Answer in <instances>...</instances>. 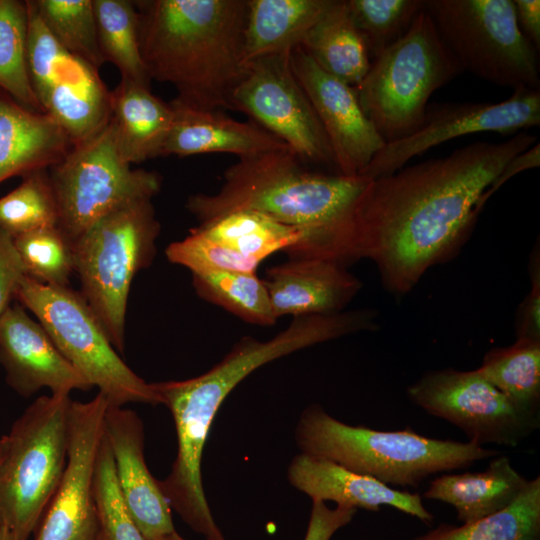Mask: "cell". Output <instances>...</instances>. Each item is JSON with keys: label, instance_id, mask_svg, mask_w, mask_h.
Segmentation results:
<instances>
[{"label": "cell", "instance_id": "cell-38", "mask_svg": "<svg viewBox=\"0 0 540 540\" xmlns=\"http://www.w3.org/2000/svg\"><path fill=\"white\" fill-rule=\"evenodd\" d=\"M165 254L170 262L188 268L191 273H256L262 262L218 244L193 228L184 239L171 243Z\"/></svg>", "mask_w": 540, "mask_h": 540}, {"label": "cell", "instance_id": "cell-6", "mask_svg": "<svg viewBox=\"0 0 540 540\" xmlns=\"http://www.w3.org/2000/svg\"><path fill=\"white\" fill-rule=\"evenodd\" d=\"M159 232L152 199H140L104 216L72 243L81 295L117 352L125 349L132 281L151 264Z\"/></svg>", "mask_w": 540, "mask_h": 540}, {"label": "cell", "instance_id": "cell-33", "mask_svg": "<svg viewBox=\"0 0 540 540\" xmlns=\"http://www.w3.org/2000/svg\"><path fill=\"white\" fill-rule=\"evenodd\" d=\"M41 21L70 54L96 70L105 63L101 54L93 0H32Z\"/></svg>", "mask_w": 540, "mask_h": 540}, {"label": "cell", "instance_id": "cell-36", "mask_svg": "<svg viewBox=\"0 0 540 540\" xmlns=\"http://www.w3.org/2000/svg\"><path fill=\"white\" fill-rule=\"evenodd\" d=\"M13 241L27 276L47 285L69 287L74 271L72 242L58 226L32 230Z\"/></svg>", "mask_w": 540, "mask_h": 540}, {"label": "cell", "instance_id": "cell-37", "mask_svg": "<svg viewBox=\"0 0 540 540\" xmlns=\"http://www.w3.org/2000/svg\"><path fill=\"white\" fill-rule=\"evenodd\" d=\"M93 492L104 540H147L124 504L105 435L97 456Z\"/></svg>", "mask_w": 540, "mask_h": 540}, {"label": "cell", "instance_id": "cell-45", "mask_svg": "<svg viewBox=\"0 0 540 540\" xmlns=\"http://www.w3.org/2000/svg\"><path fill=\"white\" fill-rule=\"evenodd\" d=\"M0 540H14V537L8 528L0 526Z\"/></svg>", "mask_w": 540, "mask_h": 540}, {"label": "cell", "instance_id": "cell-2", "mask_svg": "<svg viewBox=\"0 0 540 540\" xmlns=\"http://www.w3.org/2000/svg\"><path fill=\"white\" fill-rule=\"evenodd\" d=\"M370 179L312 170L291 150L240 158L212 193L190 195L188 211L199 224L237 210L263 213L304 234L297 257L356 260L351 216Z\"/></svg>", "mask_w": 540, "mask_h": 540}, {"label": "cell", "instance_id": "cell-12", "mask_svg": "<svg viewBox=\"0 0 540 540\" xmlns=\"http://www.w3.org/2000/svg\"><path fill=\"white\" fill-rule=\"evenodd\" d=\"M406 392L413 404L453 424L468 441L481 446L515 448L540 426V412L514 403L476 369L429 371Z\"/></svg>", "mask_w": 540, "mask_h": 540}, {"label": "cell", "instance_id": "cell-22", "mask_svg": "<svg viewBox=\"0 0 540 540\" xmlns=\"http://www.w3.org/2000/svg\"><path fill=\"white\" fill-rule=\"evenodd\" d=\"M48 114L30 110L0 92V183L61 161L72 148Z\"/></svg>", "mask_w": 540, "mask_h": 540}, {"label": "cell", "instance_id": "cell-40", "mask_svg": "<svg viewBox=\"0 0 540 540\" xmlns=\"http://www.w3.org/2000/svg\"><path fill=\"white\" fill-rule=\"evenodd\" d=\"M357 511L343 506L331 508L325 502L312 501L304 540H331L337 531L354 519Z\"/></svg>", "mask_w": 540, "mask_h": 540}, {"label": "cell", "instance_id": "cell-25", "mask_svg": "<svg viewBox=\"0 0 540 540\" xmlns=\"http://www.w3.org/2000/svg\"><path fill=\"white\" fill-rule=\"evenodd\" d=\"M333 0H247L244 59L289 52L301 45Z\"/></svg>", "mask_w": 540, "mask_h": 540}, {"label": "cell", "instance_id": "cell-47", "mask_svg": "<svg viewBox=\"0 0 540 540\" xmlns=\"http://www.w3.org/2000/svg\"><path fill=\"white\" fill-rule=\"evenodd\" d=\"M99 540H104L103 537H102V535L100 536Z\"/></svg>", "mask_w": 540, "mask_h": 540}, {"label": "cell", "instance_id": "cell-17", "mask_svg": "<svg viewBox=\"0 0 540 540\" xmlns=\"http://www.w3.org/2000/svg\"><path fill=\"white\" fill-rule=\"evenodd\" d=\"M104 435L111 449L115 475L124 504L147 540L175 530L172 509L144 457V425L124 406L108 405Z\"/></svg>", "mask_w": 540, "mask_h": 540}, {"label": "cell", "instance_id": "cell-32", "mask_svg": "<svg viewBox=\"0 0 540 540\" xmlns=\"http://www.w3.org/2000/svg\"><path fill=\"white\" fill-rule=\"evenodd\" d=\"M27 33L26 1L0 0V90L22 106L43 112L29 77Z\"/></svg>", "mask_w": 540, "mask_h": 540}, {"label": "cell", "instance_id": "cell-26", "mask_svg": "<svg viewBox=\"0 0 540 540\" xmlns=\"http://www.w3.org/2000/svg\"><path fill=\"white\" fill-rule=\"evenodd\" d=\"M300 47L325 72L356 87L371 64L365 42L346 0H333Z\"/></svg>", "mask_w": 540, "mask_h": 540}, {"label": "cell", "instance_id": "cell-3", "mask_svg": "<svg viewBox=\"0 0 540 540\" xmlns=\"http://www.w3.org/2000/svg\"><path fill=\"white\" fill-rule=\"evenodd\" d=\"M139 42L150 80L172 85L182 104L232 110L246 72L247 0H140Z\"/></svg>", "mask_w": 540, "mask_h": 540}, {"label": "cell", "instance_id": "cell-41", "mask_svg": "<svg viewBox=\"0 0 540 540\" xmlns=\"http://www.w3.org/2000/svg\"><path fill=\"white\" fill-rule=\"evenodd\" d=\"M25 269L15 248L13 237L0 228V318L10 306Z\"/></svg>", "mask_w": 540, "mask_h": 540}, {"label": "cell", "instance_id": "cell-46", "mask_svg": "<svg viewBox=\"0 0 540 540\" xmlns=\"http://www.w3.org/2000/svg\"><path fill=\"white\" fill-rule=\"evenodd\" d=\"M6 448H7V438H6V435H3L0 437V463L4 457Z\"/></svg>", "mask_w": 540, "mask_h": 540}, {"label": "cell", "instance_id": "cell-42", "mask_svg": "<svg viewBox=\"0 0 540 540\" xmlns=\"http://www.w3.org/2000/svg\"><path fill=\"white\" fill-rule=\"evenodd\" d=\"M539 165L540 145L539 142H537L507 162V164L502 168V170L481 196L479 200L480 209H482L488 199L510 178L525 170L539 167Z\"/></svg>", "mask_w": 540, "mask_h": 540}, {"label": "cell", "instance_id": "cell-28", "mask_svg": "<svg viewBox=\"0 0 540 540\" xmlns=\"http://www.w3.org/2000/svg\"><path fill=\"white\" fill-rule=\"evenodd\" d=\"M412 540H540V476L506 508L460 526L439 524Z\"/></svg>", "mask_w": 540, "mask_h": 540}, {"label": "cell", "instance_id": "cell-24", "mask_svg": "<svg viewBox=\"0 0 540 540\" xmlns=\"http://www.w3.org/2000/svg\"><path fill=\"white\" fill-rule=\"evenodd\" d=\"M174 119L170 103L150 87L121 79L111 91V117L118 149L129 163L160 156Z\"/></svg>", "mask_w": 540, "mask_h": 540}, {"label": "cell", "instance_id": "cell-34", "mask_svg": "<svg viewBox=\"0 0 540 540\" xmlns=\"http://www.w3.org/2000/svg\"><path fill=\"white\" fill-rule=\"evenodd\" d=\"M59 211L48 169L23 176L0 198V228L13 238L39 228L58 226Z\"/></svg>", "mask_w": 540, "mask_h": 540}, {"label": "cell", "instance_id": "cell-21", "mask_svg": "<svg viewBox=\"0 0 540 540\" xmlns=\"http://www.w3.org/2000/svg\"><path fill=\"white\" fill-rule=\"evenodd\" d=\"M170 104L174 119L160 156L228 153L240 159L290 150L280 139L250 120L238 121L222 111L192 108L175 99Z\"/></svg>", "mask_w": 540, "mask_h": 540}, {"label": "cell", "instance_id": "cell-23", "mask_svg": "<svg viewBox=\"0 0 540 540\" xmlns=\"http://www.w3.org/2000/svg\"><path fill=\"white\" fill-rule=\"evenodd\" d=\"M528 481L509 457L499 454L484 470L435 478L421 497L451 505L459 521L471 523L506 508Z\"/></svg>", "mask_w": 540, "mask_h": 540}, {"label": "cell", "instance_id": "cell-29", "mask_svg": "<svg viewBox=\"0 0 540 540\" xmlns=\"http://www.w3.org/2000/svg\"><path fill=\"white\" fill-rule=\"evenodd\" d=\"M97 36L105 62L114 64L121 79L150 87L139 42V17L134 1L93 0Z\"/></svg>", "mask_w": 540, "mask_h": 540}, {"label": "cell", "instance_id": "cell-43", "mask_svg": "<svg viewBox=\"0 0 540 540\" xmlns=\"http://www.w3.org/2000/svg\"><path fill=\"white\" fill-rule=\"evenodd\" d=\"M517 24L526 39L539 51L540 1L513 0Z\"/></svg>", "mask_w": 540, "mask_h": 540}, {"label": "cell", "instance_id": "cell-11", "mask_svg": "<svg viewBox=\"0 0 540 540\" xmlns=\"http://www.w3.org/2000/svg\"><path fill=\"white\" fill-rule=\"evenodd\" d=\"M28 12L29 77L44 113L64 130L72 145L89 139L110 121L111 91L99 70L65 50L45 27L31 0Z\"/></svg>", "mask_w": 540, "mask_h": 540}, {"label": "cell", "instance_id": "cell-9", "mask_svg": "<svg viewBox=\"0 0 540 540\" xmlns=\"http://www.w3.org/2000/svg\"><path fill=\"white\" fill-rule=\"evenodd\" d=\"M424 8L463 71L539 90V51L519 29L513 0H424Z\"/></svg>", "mask_w": 540, "mask_h": 540}, {"label": "cell", "instance_id": "cell-1", "mask_svg": "<svg viewBox=\"0 0 540 540\" xmlns=\"http://www.w3.org/2000/svg\"><path fill=\"white\" fill-rule=\"evenodd\" d=\"M526 131L475 142L369 180L351 216L356 258L372 260L395 295L412 290L471 230L479 200L514 156L536 144Z\"/></svg>", "mask_w": 540, "mask_h": 540}, {"label": "cell", "instance_id": "cell-13", "mask_svg": "<svg viewBox=\"0 0 540 540\" xmlns=\"http://www.w3.org/2000/svg\"><path fill=\"white\" fill-rule=\"evenodd\" d=\"M290 52L247 63L232 110L276 136L305 164L336 171L327 136L292 70Z\"/></svg>", "mask_w": 540, "mask_h": 540}, {"label": "cell", "instance_id": "cell-16", "mask_svg": "<svg viewBox=\"0 0 540 540\" xmlns=\"http://www.w3.org/2000/svg\"><path fill=\"white\" fill-rule=\"evenodd\" d=\"M290 62L327 136L337 173L360 175L385 142L362 110L355 87L325 72L300 46L291 50Z\"/></svg>", "mask_w": 540, "mask_h": 540}, {"label": "cell", "instance_id": "cell-39", "mask_svg": "<svg viewBox=\"0 0 540 540\" xmlns=\"http://www.w3.org/2000/svg\"><path fill=\"white\" fill-rule=\"evenodd\" d=\"M531 288L519 307L516 320L517 338L540 340V258L535 246L530 257Z\"/></svg>", "mask_w": 540, "mask_h": 540}, {"label": "cell", "instance_id": "cell-15", "mask_svg": "<svg viewBox=\"0 0 540 540\" xmlns=\"http://www.w3.org/2000/svg\"><path fill=\"white\" fill-rule=\"evenodd\" d=\"M108 405L100 393L87 402L72 401L65 470L34 540H99L93 480Z\"/></svg>", "mask_w": 540, "mask_h": 540}, {"label": "cell", "instance_id": "cell-7", "mask_svg": "<svg viewBox=\"0 0 540 540\" xmlns=\"http://www.w3.org/2000/svg\"><path fill=\"white\" fill-rule=\"evenodd\" d=\"M70 394L34 400L14 421L0 463V526L28 540L46 511L67 460Z\"/></svg>", "mask_w": 540, "mask_h": 540}, {"label": "cell", "instance_id": "cell-35", "mask_svg": "<svg viewBox=\"0 0 540 540\" xmlns=\"http://www.w3.org/2000/svg\"><path fill=\"white\" fill-rule=\"evenodd\" d=\"M351 17L361 34L370 59L402 37L424 0H346Z\"/></svg>", "mask_w": 540, "mask_h": 540}, {"label": "cell", "instance_id": "cell-4", "mask_svg": "<svg viewBox=\"0 0 540 540\" xmlns=\"http://www.w3.org/2000/svg\"><path fill=\"white\" fill-rule=\"evenodd\" d=\"M295 440L302 453L331 460L396 489L418 487L432 475L465 469L500 454L474 442L430 438L410 428L386 431L350 425L319 404L302 411Z\"/></svg>", "mask_w": 540, "mask_h": 540}, {"label": "cell", "instance_id": "cell-27", "mask_svg": "<svg viewBox=\"0 0 540 540\" xmlns=\"http://www.w3.org/2000/svg\"><path fill=\"white\" fill-rule=\"evenodd\" d=\"M208 239L244 256L263 261L277 251L297 257L304 234L272 217L252 210H237L193 228Z\"/></svg>", "mask_w": 540, "mask_h": 540}, {"label": "cell", "instance_id": "cell-10", "mask_svg": "<svg viewBox=\"0 0 540 540\" xmlns=\"http://www.w3.org/2000/svg\"><path fill=\"white\" fill-rule=\"evenodd\" d=\"M56 196L58 227L73 243L115 209L135 200L152 199L159 175L132 169L121 155L109 123L48 169Z\"/></svg>", "mask_w": 540, "mask_h": 540}, {"label": "cell", "instance_id": "cell-5", "mask_svg": "<svg viewBox=\"0 0 540 540\" xmlns=\"http://www.w3.org/2000/svg\"><path fill=\"white\" fill-rule=\"evenodd\" d=\"M462 72L424 8L406 33L371 61L355 90L365 115L388 143L417 130L432 94Z\"/></svg>", "mask_w": 540, "mask_h": 540}, {"label": "cell", "instance_id": "cell-18", "mask_svg": "<svg viewBox=\"0 0 540 540\" xmlns=\"http://www.w3.org/2000/svg\"><path fill=\"white\" fill-rule=\"evenodd\" d=\"M0 364L7 384L30 397L41 388L52 394L88 391L91 385L61 354L43 326L23 306H9L0 318Z\"/></svg>", "mask_w": 540, "mask_h": 540}, {"label": "cell", "instance_id": "cell-30", "mask_svg": "<svg viewBox=\"0 0 540 540\" xmlns=\"http://www.w3.org/2000/svg\"><path fill=\"white\" fill-rule=\"evenodd\" d=\"M476 370L520 407L540 412V340L493 348Z\"/></svg>", "mask_w": 540, "mask_h": 540}, {"label": "cell", "instance_id": "cell-20", "mask_svg": "<svg viewBox=\"0 0 540 540\" xmlns=\"http://www.w3.org/2000/svg\"><path fill=\"white\" fill-rule=\"evenodd\" d=\"M263 280L277 319L342 312L362 287L343 264L310 257L270 267Z\"/></svg>", "mask_w": 540, "mask_h": 540}, {"label": "cell", "instance_id": "cell-8", "mask_svg": "<svg viewBox=\"0 0 540 540\" xmlns=\"http://www.w3.org/2000/svg\"><path fill=\"white\" fill-rule=\"evenodd\" d=\"M14 298L35 315L61 354L110 405L160 404L151 383L118 355L80 293L70 287L41 283L25 274Z\"/></svg>", "mask_w": 540, "mask_h": 540}, {"label": "cell", "instance_id": "cell-19", "mask_svg": "<svg viewBox=\"0 0 540 540\" xmlns=\"http://www.w3.org/2000/svg\"><path fill=\"white\" fill-rule=\"evenodd\" d=\"M287 480L312 501H332L336 506L373 512L389 506L427 524L434 520L418 493L393 488L322 457L302 452L295 455L287 468Z\"/></svg>", "mask_w": 540, "mask_h": 540}, {"label": "cell", "instance_id": "cell-44", "mask_svg": "<svg viewBox=\"0 0 540 540\" xmlns=\"http://www.w3.org/2000/svg\"><path fill=\"white\" fill-rule=\"evenodd\" d=\"M156 540H187L182 537L176 530L172 531L169 534H166ZM205 540H226L225 537L221 539H205Z\"/></svg>", "mask_w": 540, "mask_h": 540}, {"label": "cell", "instance_id": "cell-14", "mask_svg": "<svg viewBox=\"0 0 540 540\" xmlns=\"http://www.w3.org/2000/svg\"><path fill=\"white\" fill-rule=\"evenodd\" d=\"M540 124V91L514 89L497 103L428 105L420 127L410 135L385 143L360 176L375 179L392 174L429 149L468 134L494 132L515 135Z\"/></svg>", "mask_w": 540, "mask_h": 540}, {"label": "cell", "instance_id": "cell-31", "mask_svg": "<svg viewBox=\"0 0 540 540\" xmlns=\"http://www.w3.org/2000/svg\"><path fill=\"white\" fill-rule=\"evenodd\" d=\"M192 284L199 297L245 322L273 326L277 321L264 280L256 273H192Z\"/></svg>", "mask_w": 540, "mask_h": 540}]
</instances>
